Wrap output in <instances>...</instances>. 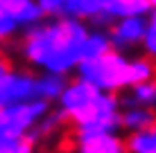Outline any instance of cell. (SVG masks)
Here are the masks:
<instances>
[{
  "label": "cell",
  "instance_id": "cell-15",
  "mask_svg": "<svg viewBox=\"0 0 156 153\" xmlns=\"http://www.w3.org/2000/svg\"><path fill=\"white\" fill-rule=\"evenodd\" d=\"M43 18H61L66 16V7H63V0H36Z\"/></svg>",
  "mask_w": 156,
  "mask_h": 153
},
{
  "label": "cell",
  "instance_id": "cell-2",
  "mask_svg": "<svg viewBox=\"0 0 156 153\" xmlns=\"http://www.w3.org/2000/svg\"><path fill=\"white\" fill-rule=\"evenodd\" d=\"M129 61L131 59H127L125 52L109 50L98 59L82 61L75 70V77L104 92H122L129 88Z\"/></svg>",
  "mask_w": 156,
  "mask_h": 153
},
{
  "label": "cell",
  "instance_id": "cell-14",
  "mask_svg": "<svg viewBox=\"0 0 156 153\" xmlns=\"http://www.w3.org/2000/svg\"><path fill=\"white\" fill-rule=\"evenodd\" d=\"M143 54L156 61V9H152L147 16V29H145V38H143Z\"/></svg>",
  "mask_w": 156,
  "mask_h": 153
},
{
  "label": "cell",
  "instance_id": "cell-6",
  "mask_svg": "<svg viewBox=\"0 0 156 153\" xmlns=\"http://www.w3.org/2000/svg\"><path fill=\"white\" fill-rule=\"evenodd\" d=\"M145 29H147V16H125V18L113 20L109 25L113 50L127 52L133 47H140L145 38Z\"/></svg>",
  "mask_w": 156,
  "mask_h": 153
},
{
  "label": "cell",
  "instance_id": "cell-11",
  "mask_svg": "<svg viewBox=\"0 0 156 153\" xmlns=\"http://www.w3.org/2000/svg\"><path fill=\"white\" fill-rule=\"evenodd\" d=\"M68 86L66 75H55V72H41L39 75V97L48 101H57L61 92Z\"/></svg>",
  "mask_w": 156,
  "mask_h": 153
},
{
  "label": "cell",
  "instance_id": "cell-3",
  "mask_svg": "<svg viewBox=\"0 0 156 153\" xmlns=\"http://www.w3.org/2000/svg\"><path fill=\"white\" fill-rule=\"evenodd\" d=\"M120 113H122L120 97L115 92L102 90L82 117L70 122L73 138H88V135H100V133H118V128H120Z\"/></svg>",
  "mask_w": 156,
  "mask_h": 153
},
{
  "label": "cell",
  "instance_id": "cell-7",
  "mask_svg": "<svg viewBox=\"0 0 156 153\" xmlns=\"http://www.w3.org/2000/svg\"><path fill=\"white\" fill-rule=\"evenodd\" d=\"M73 140L77 153H127V144L118 133H100Z\"/></svg>",
  "mask_w": 156,
  "mask_h": 153
},
{
  "label": "cell",
  "instance_id": "cell-4",
  "mask_svg": "<svg viewBox=\"0 0 156 153\" xmlns=\"http://www.w3.org/2000/svg\"><path fill=\"white\" fill-rule=\"evenodd\" d=\"M50 108L52 101H48V99H27V101L5 104V106H0V128L16 135H27L50 113Z\"/></svg>",
  "mask_w": 156,
  "mask_h": 153
},
{
  "label": "cell",
  "instance_id": "cell-9",
  "mask_svg": "<svg viewBox=\"0 0 156 153\" xmlns=\"http://www.w3.org/2000/svg\"><path fill=\"white\" fill-rule=\"evenodd\" d=\"M120 104L125 106H145V108H156V79L129 86L120 95Z\"/></svg>",
  "mask_w": 156,
  "mask_h": 153
},
{
  "label": "cell",
  "instance_id": "cell-16",
  "mask_svg": "<svg viewBox=\"0 0 156 153\" xmlns=\"http://www.w3.org/2000/svg\"><path fill=\"white\" fill-rule=\"evenodd\" d=\"M149 2H152V7H154V9H156V0H149Z\"/></svg>",
  "mask_w": 156,
  "mask_h": 153
},
{
  "label": "cell",
  "instance_id": "cell-10",
  "mask_svg": "<svg viewBox=\"0 0 156 153\" xmlns=\"http://www.w3.org/2000/svg\"><path fill=\"white\" fill-rule=\"evenodd\" d=\"M109 50H113V43H111V36H109V27H98L95 25L93 29H88V36H86V43H84V59H98V56L106 54Z\"/></svg>",
  "mask_w": 156,
  "mask_h": 153
},
{
  "label": "cell",
  "instance_id": "cell-5",
  "mask_svg": "<svg viewBox=\"0 0 156 153\" xmlns=\"http://www.w3.org/2000/svg\"><path fill=\"white\" fill-rule=\"evenodd\" d=\"M100 92H102L100 88H95V86H90L88 81L75 77L73 81H68L66 90L57 99V106L68 115L70 122H75L77 117H82L86 110H88V106L95 101V97H98Z\"/></svg>",
  "mask_w": 156,
  "mask_h": 153
},
{
  "label": "cell",
  "instance_id": "cell-1",
  "mask_svg": "<svg viewBox=\"0 0 156 153\" xmlns=\"http://www.w3.org/2000/svg\"><path fill=\"white\" fill-rule=\"evenodd\" d=\"M88 36L86 20L61 16L43 18L14 36V50L27 68L36 72L70 75L84 59V43Z\"/></svg>",
  "mask_w": 156,
  "mask_h": 153
},
{
  "label": "cell",
  "instance_id": "cell-8",
  "mask_svg": "<svg viewBox=\"0 0 156 153\" xmlns=\"http://www.w3.org/2000/svg\"><path fill=\"white\" fill-rule=\"evenodd\" d=\"M156 124V108L145 106H125L120 113V128L127 133L147 131Z\"/></svg>",
  "mask_w": 156,
  "mask_h": 153
},
{
  "label": "cell",
  "instance_id": "cell-12",
  "mask_svg": "<svg viewBox=\"0 0 156 153\" xmlns=\"http://www.w3.org/2000/svg\"><path fill=\"white\" fill-rule=\"evenodd\" d=\"M0 153H36V142L32 135H16L0 128Z\"/></svg>",
  "mask_w": 156,
  "mask_h": 153
},
{
  "label": "cell",
  "instance_id": "cell-13",
  "mask_svg": "<svg viewBox=\"0 0 156 153\" xmlns=\"http://www.w3.org/2000/svg\"><path fill=\"white\" fill-rule=\"evenodd\" d=\"M125 144H127V153H156V124L147 131L129 133Z\"/></svg>",
  "mask_w": 156,
  "mask_h": 153
}]
</instances>
